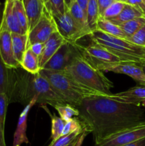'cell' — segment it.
I'll return each instance as SVG.
<instances>
[{
	"mask_svg": "<svg viewBox=\"0 0 145 146\" xmlns=\"http://www.w3.org/2000/svg\"><path fill=\"white\" fill-rule=\"evenodd\" d=\"M85 128L93 135L95 143L144 121L141 106L119 102L108 96H92L77 108Z\"/></svg>",
	"mask_w": 145,
	"mask_h": 146,
	"instance_id": "cell-1",
	"label": "cell"
},
{
	"mask_svg": "<svg viewBox=\"0 0 145 146\" xmlns=\"http://www.w3.org/2000/svg\"><path fill=\"white\" fill-rule=\"evenodd\" d=\"M6 94L9 104L19 103L26 106L34 98L37 104L56 106L66 104L63 99L55 92L47 78L39 73L31 74L21 66L9 68L8 86Z\"/></svg>",
	"mask_w": 145,
	"mask_h": 146,
	"instance_id": "cell-2",
	"label": "cell"
},
{
	"mask_svg": "<svg viewBox=\"0 0 145 146\" xmlns=\"http://www.w3.org/2000/svg\"><path fill=\"white\" fill-rule=\"evenodd\" d=\"M55 92L67 104L78 108L84 99L92 96H105L77 82L65 71H55L42 69L41 71Z\"/></svg>",
	"mask_w": 145,
	"mask_h": 146,
	"instance_id": "cell-3",
	"label": "cell"
},
{
	"mask_svg": "<svg viewBox=\"0 0 145 146\" xmlns=\"http://www.w3.org/2000/svg\"><path fill=\"white\" fill-rule=\"evenodd\" d=\"M64 71L81 85L100 93L105 96L112 94L113 83L98 68L88 63L80 53L73 58Z\"/></svg>",
	"mask_w": 145,
	"mask_h": 146,
	"instance_id": "cell-4",
	"label": "cell"
},
{
	"mask_svg": "<svg viewBox=\"0 0 145 146\" xmlns=\"http://www.w3.org/2000/svg\"><path fill=\"white\" fill-rule=\"evenodd\" d=\"M92 43L101 46L120 59L122 63L141 65L145 63V47L129 42L127 39L110 36L99 30L89 35Z\"/></svg>",
	"mask_w": 145,
	"mask_h": 146,
	"instance_id": "cell-5",
	"label": "cell"
},
{
	"mask_svg": "<svg viewBox=\"0 0 145 146\" xmlns=\"http://www.w3.org/2000/svg\"><path fill=\"white\" fill-rule=\"evenodd\" d=\"M75 46L80 55L92 66L96 68L98 66L102 64L122 62L118 57L95 43L92 42L91 44L85 46L78 42L75 44Z\"/></svg>",
	"mask_w": 145,
	"mask_h": 146,
	"instance_id": "cell-6",
	"label": "cell"
},
{
	"mask_svg": "<svg viewBox=\"0 0 145 146\" xmlns=\"http://www.w3.org/2000/svg\"><path fill=\"white\" fill-rule=\"evenodd\" d=\"M142 138H145V120L102 140L95 146H124Z\"/></svg>",
	"mask_w": 145,
	"mask_h": 146,
	"instance_id": "cell-7",
	"label": "cell"
},
{
	"mask_svg": "<svg viewBox=\"0 0 145 146\" xmlns=\"http://www.w3.org/2000/svg\"><path fill=\"white\" fill-rule=\"evenodd\" d=\"M56 25L51 13L44 7L42 16L34 28L28 33L27 48L36 43H45L55 31Z\"/></svg>",
	"mask_w": 145,
	"mask_h": 146,
	"instance_id": "cell-8",
	"label": "cell"
},
{
	"mask_svg": "<svg viewBox=\"0 0 145 146\" xmlns=\"http://www.w3.org/2000/svg\"><path fill=\"white\" fill-rule=\"evenodd\" d=\"M53 18L55 21L57 30L67 42L76 44L83 37L89 36L76 24L68 11L64 14L53 17Z\"/></svg>",
	"mask_w": 145,
	"mask_h": 146,
	"instance_id": "cell-9",
	"label": "cell"
},
{
	"mask_svg": "<svg viewBox=\"0 0 145 146\" xmlns=\"http://www.w3.org/2000/svg\"><path fill=\"white\" fill-rule=\"evenodd\" d=\"M78 53L79 51L75 44L64 43L44 65L42 69L55 71H64Z\"/></svg>",
	"mask_w": 145,
	"mask_h": 146,
	"instance_id": "cell-10",
	"label": "cell"
},
{
	"mask_svg": "<svg viewBox=\"0 0 145 146\" xmlns=\"http://www.w3.org/2000/svg\"><path fill=\"white\" fill-rule=\"evenodd\" d=\"M100 71L125 74L131 77L142 86H145V73L139 66L128 63L102 64L97 66Z\"/></svg>",
	"mask_w": 145,
	"mask_h": 146,
	"instance_id": "cell-11",
	"label": "cell"
},
{
	"mask_svg": "<svg viewBox=\"0 0 145 146\" xmlns=\"http://www.w3.org/2000/svg\"><path fill=\"white\" fill-rule=\"evenodd\" d=\"M0 56L8 68L20 67L19 64L14 57L11 33L2 29H0Z\"/></svg>",
	"mask_w": 145,
	"mask_h": 146,
	"instance_id": "cell-12",
	"label": "cell"
},
{
	"mask_svg": "<svg viewBox=\"0 0 145 146\" xmlns=\"http://www.w3.org/2000/svg\"><path fill=\"white\" fill-rule=\"evenodd\" d=\"M14 0H6L3 11L1 24L0 29H5L11 33L25 34L26 33L24 31L18 22L14 9Z\"/></svg>",
	"mask_w": 145,
	"mask_h": 146,
	"instance_id": "cell-13",
	"label": "cell"
},
{
	"mask_svg": "<svg viewBox=\"0 0 145 146\" xmlns=\"http://www.w3.org/2000/svg\"><path fill=\"white\" fill-rule=\"evenodd\" d=\"M36 104H37V98H34L29 104L26 106L24 109L20 114L16 129L14 135L13 146H21L22 144H28L29 143L26 135L27 118L30 110Z\"/></svg>",
	"mask_w": 145,
	"mask_h": 146,
	"instance_id": "cell-14",
	"label": "cell"
},
{
	"mask_svg": "<svg viewBox=\"0 0 145 146\" xmlns=\"http://www.w3.org/2000/svg\"><path fill=\"white\" fill-rule=\"evenodd\" d=\"M109 98L115 101L141 106V102L145 99V86H134L125 91L112 94Z\"/></svg>",
	"mask_w": 145,
	"mask_h": 146,
	"instance_id": "cell-15",
	"label": "cell"
},
{
	"mask_svg": "<svg viewBox=\"0 0 145 146\" xmlns=\"http://www.w3.org/2000/svg\"><path fill=\"white\" fill-rule=\"evenodd\" d=\"M67 42L58 31H55L49 38L44 43V48L42 54L39 57V64L41 68L42 69L48 60L55 54L58 48Z\"/></svg>",
	"mask_w": 145,
	"mask_h": 146,
	"instance_id": "cell-16",
	"label": "cell"
},
{
	"mask_svg": "<svg viewBox=\"0 0 145 146\" xmlns=\"http://www.w3.org/2000/svg\"><path fill=\"white\" fill-rule=\"evenodd\" d=\"M21 1L28 19V32H29L41 19L45 5L42 0H21Z\"/></svg>",
	"mask_w": 145,
	"mask_h": 146,
	"instance_id": "cell-17",
	"label": "cell"
},
{
	"mask_svg": "<svg viewBox=\"0 0 145 146\" xmlns=\"http://www.w3.org/2000/svg\"><path fill=\"white\" fill-rule=\"evenodd\" d=\"M11 41L14 57L20 65V63L22 61L24 54L27 49L28 34H19L11 33Z\"/></svg>",
	"mask_w": 145,
	"mask_h": 146,
	"instance_id": "cell-18",
	"label": "cell"
},
{
	"mask_svg": "<svg viewBox=\"0 0 145 146\" xmlns=\"http://www.w3.org/2000/svg\"><path fill=\"white\" fill-rule=\"evenodd\" d=\"M20 66L31 74H38L41 72V68L39 64V58L27 48L22 61L20 63Z\"/></svg>",
	"mask_w": 145,
	"mask_h": 146,
	"instance_id": "cell-19",
	"label": "cell"
},
{
	"mask_svg": "<svg viewBox=\"0 0 145 146\" xmlns=\"http://www.w3.org/2000/svg\"><path fill=\"white\" fill-rule=\"evenodd\" d=\"M96 29L113 36L125 38V39L127 38L126 34L119 26L113 24L103 17H99L97 21Z\"/></svg>",
	"mask_w": 145,
	"mask_h": 146,
	"instance_id": "cell-20",
	"label": "cell"
},
{
	"mask_svg": "<svg viewBox=\"0 0 145 146\" xmlns=\"http://www.w3.org/2000/svg\"><path fill=\"white\" fill-rule=\"evenodd\" d=\"M144 16H145V14L143 12H142L140 10L138 9L137 8L129 4H126L120 14L117 17L109 19V21H110L111 22L116 24V25H119L122 23L127 22V21L134 19L142 17Z\"/></svg>",
	"mask_w": 145,
	"mask_h": 146,
	"instance_id": "cell-21",
	"label": "cell"
},
{
	"mask_svg": "<svg viewBox=\"0 0 145 146\" xmlns=\"http://www.w3.org/2000/svg\"><path fill=\"white\" fill-rule=\"evenodd\" d=\"M68 11L71 14V17L74 19V21L76 22V24L82 29L83 31L88 33V34H90L92 33L91 30L88 27V22H87V17L85 13L82 10V9L80 7V6L77 4V2L74 3L72 6L69 8Z\"/></svg>",
	"mask_w": 145,
	"mask_h": 146,
	"instance_id": "cell-22",
	"label": "cell"
},
{
	"mask_svg": "<svg viewBox=\"0 0 145 146\" xmlns=\"http://www.w3.org/2000/svg\"><path fill=\"white\" fill-rule=\"evenodd\" d=\"M99 17L98 0H89L87 7V22L91 31L96 29L97 21Z\"/></svg>",
	"mask_w": 145,
	"mask_h": 146,
	"instance_id": "cell-23",
	"label": "cell"
},
{
	"mask_svg": "<svg viewBox=\"0 0 145 146\" xmlns=\"http://www.w3.org/2000/svg\"><path fill=\"white\" fill-rule=\"evenodd\" d=\"M144 25H145V16L134 19L129 21L119 24L118 26L123 30V31L126 34L127 38L128 37L134 34L138 29H139Z\"/></svg>",
	"mask_w": 145,
	"mask_h": 146,
	"instance_id": "cell-24",
	"label": "cell"
},
{
	"mask_svg": "<svg viewBox=\"0 0 145 146\" xmlns=\"http://www.w3.org/2000/svg\"><path fill=\"white\" fill-rule=\"evenodd\" d=\"M44 5L52 17L62 15L68 11L64 0H47Z\"/></svg>",
	"mask_w": 145,
	"mask_h": 146,
	"instance_id": "cell-25",
	"label": "cell"
},
{
	"mask_svg": "<svg viewBox=\"0 0 145 146\" xmlns=\"http://www.w3.org/2000/svg\"><path fill=\"white\" fill-rule=\"evenodd\" d=\"M55 110L58 111L60 118L64 121H68L74 117L79 116V111L77 108L70 105V104H64V105L56 106L55 107Z\"/></svg>",
	"mask_w": 145,
	"mask_h": 146,
	"instance_id": "cell-26",
	"label": "cell"
},
{
	"mask_svg": "<svg viewBox=\"0 0 145 146\" xmlns=\"http://www.w3.org/2000/svg\"><path fill=\"white\" fill-rule=\"evenodd\" d=\"M14 9L16 16L17 17L18 22L21 25V28L24 29L26 34L28 33V19H27L26 14L25 10H24V5H23L22 1L20 0H14Z\"/></svg>",
	"mask_w": 145,
	"mask_h": 146,
	"instance_id": "cell-27",
	"label": "cell"
},
{
	"mask_svg": "<svg viewBox=\"0 0 145 146\" xmlns=\"http://www.w3.org/2000/svg\"><path fill=\"white\" fill-rule=\"evenodd\" d=\"M51 116V143L55 142V141L60 138L62 135L65 126V121L61 119L60 116L55 115Z\"/></svg>",
	"mask_w": 145,
	"mask_h": 146,
	"instance_id": "cell-28",
	"label": "cell"
},
{
	"mask_svg": "<svg viewBox=\"0 0 145 146\" xmlns=\"http://www.w3.org/2000/svg\"><path fill=\"white\" fill-rule=\"evenodd\" d=\"M126 4L127 3L122 2V1H115L105 9L102 16L100 17H103L106 19L109 20L117 17L122 11Z\"/></svg>",
	"mask_w": 145,
	"mask_h": 146,
	"instance_id": "cell-29",
	"label": "cell"
},
{
	"mask_svg": "<svg viewBox=\"0 0 145 146\" xmlns=\"http://www.w3.org/2000/svg\"><path fill=\"white\" fill-rule=\"evenodd\" d=\"M81 129H86V128H85V125H83L82 122L78 117H74V118H71V120L65 122L63 131L61 136L69 135V134L75 132V131H78V130Z\"/></svg>",
	"mask_w": 145,
	"mask_h": 146,
	"instance_id": "cell-30",
	"label": "cell"
},
{
	"mask_svg": "<svg viewBox=\"0 0 145 146\" xmlns=\"http://www.w3.org/2000/svg\"><path fill=\"white\" fill-rule=\"evenodd\" d=\"M85 131H87L86 129L78 130V131H75V132L69 134V135L61 136V138H58V139L57 140V141H55V142L51 143L50 145L48 146H66L69 145L70 143H71L72 141H75V140L80 135H81V134H82L83 132H85Z\"/></svg>",
	"mask_w": 145,
	"mask_h": 146,
	"instance_id": "cell-31",
	"label": "cell"
},
{
	"mask_svg": "<svg viewBox=\"0 0 145 146\" xmlns=\"http://www.w3.org/2000/svg\"><path fill=\"white\" fill-rule=\"evenodd\" d=\"M9 68L5 66L0 56V94H6L8 86Z\"/></svg>",
	"mask_w": 145,
	"mask_h": 146,
	"instance_id": "cell-32",
	"label": "cell"
},
{
	"mask_svg": "<svg viewBox=\"0 0 145 146\" xmlns=\"http://www.w3.org/2000/svg\"><path fill=\"white\" fill-rule=\"evenodd\" d=\"M8 105L9 101L7 94L4 93L0 94V125L3 130L5 129L6 116Z\"/></svg>",
	"mask_w": 145,
	"mask_h": 146,
	"instance_id": "cell-33",
	"label": "cell"
},
{
	"mask_svg": "<svg viewBox=\"0 0 145 146\" xmlns=\"http://www.w3.org/2000/svg\"><path fill=\"white\" fill-rule=\"evenodd\" d=\"M127 40L132 44L145 47V25L138 29L134 34L128 37Z\"/></svg>",
	"mask_w": 145,
	"mask_h": 146,
	"instance_id": "cell-34",
	"label": "cell"
},
{
	"mask_svg": "<svg viewBox=\"0 0 145 146\" xmlns=\"http://www.w3.org/2000/svg\"><path fill=\"white\" fill-rule=\"evenodd\" d=\"M28 48H29L31 51L39 58L44 51V43H36L28 46Z\"/></svg>",
	"mask_w": 145,
	"mask_h": 146,
	"instance_id": "cell-35",
	"label": "cell"
},
{
	"mask_svg": "<svg viewBox=\"0 0 145 146\" xmlns=\"http://www.w3.org/2000/svg\"><path fill=\"white\" fill-rule=\"evenodd\" d=\"M115 0H98V7H99V15L100 17H102L104 11L110 4L115 1Z\"/></svg>",
	"mask_w": 145,
	"mask_h": 146,
	"instance_id": "cell-36",
	"label": "cell"
},
{
	"mask_svg": "<svg viewBox=\"0 0 145 146\" xmlns=\"http://www.w3.org/2000/svg\"><path fill=\"white\" fill-rule=\"evenodd\" d=\"M127 4L134 6L145 14V4L142 0H127Z\"/></svg>",
	"mask_w": 145,
	"mask_h": 146,
	"instance_id": "cell-37",
	"label": "cell"
},
{
	"mask_svg": "<svg viewBox=\"0 0 145 146\" xmlns=\"http://www.w3.org/2000/svg\"><path fill=\"white\" fill-rule=\"evenodd\" d=\"M88 134H89V133H88V131H85V132L82 133L81 135H80L75 141H72L71 143H70L69 145L66 146H81L82 145V143H83L84 140H85V137H86Z\"/></svg>",
	"mask_w": 145,
	"mask_h": 146,
	"instance_id": "cell-38",
	"label": "cell"
},
{
	"mask_svg": "<svg viewBox=\"0 0 145 146\" xmlns=\"http://www.w3.org/2000/svg\"><path fill=\"white\" fill-rule=\"evenodd\" d=\"M88 1H89V0H77L76 1L77 4L80 6V7L82 9L83 12L85 13V14L86 15V17H87V7H88Z\"/></svg>",
	"mask_w": 145,
	"mask_h": 146,
	"instance_id": "cell-39",
	"label": "cell"
},
{
	"mask_svg": "<svg viewBox=\"0 0 145 146\" xmlns=\"http://www.w3.org/2000/svg\"><path fill=\"white\" fill-rule=\"evenodd\" d=\"M124 146H145V138H142V139L139 140V141L127 144V145Z\"/></svg>",
	"mask_w": 145,
	"mask_h": 146,
	"instance_id": "cell-40",
	"label": "cell"
},
{
	"mask_svg": "<svg viewBox=\"0 0 145 146\" xmlns=\"http://www.w3.org/2000/svg\"><path fill=\"white\" fill-rule=\"evenodd\" d=\"M0 146H7L5 142V137H4V130L1 128L0 125Z\"/></svg>",
	"mask_w": 145,
	"mask_h": 146,
	"instance_id": "cell-41",
	"label": "cell"
},
{
	"mask_svg": "<svg viewBox=\"0 0 145 146\" xmlns=\"http://www.w3.org/2000/svg\"><path fill=\"white\" fill-rule=\"evenodd\" d=\"M76 1L77 0H64L65 6H66V7L68 8V9H69L70 7H71L74 3L76 2Z\"/></svg>",
	"mask_w": 145,
	"mask_h": 146,
	"instance_id": "cell-42",
	"label": "cell"
},
{
	"mask_svg": "<svg viewBox=\"0 0 145 146\" xmlns=\"http://www.w3.org/2000/svg\"><path fill=\"white\" fill-rule=\"evenodd\" d=\"M139 66L142 68V70L144 71V72L145 73V63L144 64H141V65H139Z\"/></svg>",
	"mask_w": 145,
	"mask_h": 146,
	"instance_id": "cell-43",
	"label": "cell"
},
{
	"mask_svg": "<svg viewBox=\"0 0 145 146\" xmlns=\"http://www.w3.org/2000/svg\"><path fill=\"white\" fill-rule=\"evenodd\" d=\"M141 106H142L145 107V99L144 100H142V102H141Z\"/></svg>",
	"mask_w": 145,
	"mask_h": 146,
	"instance_id": "cell-44",
	"label": "cell"
},
{
	"mask_svg": "<svg viewBox=\"0 0 145 146\" xmlns=\"http://www.w3.org/2000/svg\"><path fill=\"white\" fill-rule=\"evenodd\" d=\"M0 6H1V4H0ZM1 19H2V17L1 15V9H0V27H1Z\"/></svg>",
	"mask_w": 145,
	"mask_h": 146,
	"instance_id": "cell-45",
	"label": "cell"
},
{
	"mask_svg": "<svg viewBox=\"0 0 145 146\" xmlns=\"http://www.w3.org/2000/svg\"><path fill=\"white\" fill-rule=\"evenodd\" d=\"M115 1H122V2H124V3H127V0H115Z\"/></svg>",
	"mask_w": 145,
	"mask_h": 146,
	"instance_id": "cell-46",
	"label": "cell"
},
{
	"mask_svg": "<svg viewBox=\"0 0 145 146\" xmlns=\"http://www.w3.org/2000/svg\"><path fill=\"white\" fill-rule=\"evenodd\" d=\"M42 1H44V4H45V3L46 2V1H47V0H42Z\"/></svg>",
	"mask_w": 145,
	"mask_h": 146,
	"instance_id": "cell-47",
	"label": "cell"
},
{
	"mask_svg": "<svg viewBox=\"0 0 145 146\" xmlns=\"http://www.w3.org/2000/svg\"><path fill=\"white\" fill-rule=\"evenodd\" d=\"M142 1H143V2H144V4H145V0H142Z\"/></svg>",
	"mask_w": 145,
	"mask_h": 146,
	"instance_id": "cell-48",
	"label": "cell"
},
{
	"mask_svg": "<svg viewBox=\"0 0 145 146\" xmlns=\"http://www.w3.org/2000/svg\"><path fill=\"white\" fill-rule=\"evenodd\" d=\"M20 1H21V0H20Z\"/></svg>",
	"mask_w": 145,
	"mask_h": 146,
	"instance_id": "cell-49",
	"label": "cell"
}]
</instances>
